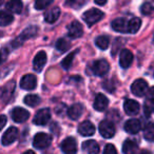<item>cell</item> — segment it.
Here are the masks:
<instances>
[{"instance_id":"1","label":"cell","mask_w":154,"mask_h":154,"mask_svg":"<svg viewBox=\"0 0 154 154\" xmlns=\"http://www.w3.org/2000/svg\"><path fill=\"white\" fill-rule=\"evenodd\" d=\"M52 143V136L47 133H37L33 139V146L36 149H47Z\"/></svg>"},{"instance_id":"2","label":"cell","mask_w":154,"mask_h":154,"mask_svg":"<svg viewBox=\"0 0 154 154\" xmlns=\"http://www.w3.org/2000/svg\"><path fill=\"white\" fill-rule=\"evenodd\" d=\"M103 17V13L98 9L89 10L86 13H84V16H82L84 20L86 21V23L88 24L89 26H92L93 24L98 22Z\"/></svg>"},{"instance_id":"3","label":"cell","mask_w":154,"mask_h":154,"mask_svg":"<svg viewBox=\"0 0 154 154\" xmlns=\"http://www.w3.org/2000/svg\"><path fill=\"white\" fill-rule=\"evenodd\" d=\"M98 130L103 138H112L115 135V126L110 120H103L99 124Z\"/></svg>"},{"instance_id":"4","label":"cell","mask_w":154,"mask_h":154,"mask_svg":"<svg viewBox=\"0 0 154 154\" xmlns=\"http://www.w3.org/2000/svg\"><path fill=\"white\" fill-rule=\"evenodd\" d=\"M50 119H51V111L48 108H45V109L39 110L35 114L33 122L35 125H37V126H45V125H47L50 122Z\"/></svg>"},{"instance_id":"5","label":"cell","mask_w":154,"mask_h":154,"mask_svg":"<svg viewBox=\"0 0 154 154\" xmlns=\"http://www.w3.org/2000/svg\"><path fill=\"white\" fill-rule=\"evenodd\" d=\"M110 66L105 59H100L95 61L94 63L92 64V72L94 75L96 76H105L108 72H109Z\"/></svg>"},{"instance_id":"6","label":"cell","mask_w":154,"mask_h":154,"mask_svg":"<svg viewBox=\"0 0 154 154\" xmlns=\"http://www.w3.org/2000/svg\"><path fill=\"white\" fill-rule=\"evenodd\" d=\"M36 34H37V28H36V26H29V28H26V30H24L23 32L19 35V37H18V38L14 41L13 47L14 48L19 47V45H21L23 41L32 38V37H34Z\"/></svg>"},{"instance_id":"7","label":"cell","mask_w":154,"mask_h":154,"mask_svg":"<svg viewBox=\"0 0 154 154\" xmlns=\"http://www.w3.org/2000/svg\"><path fill=\"white\" fill-rule=\"evenodd\" d=\"M131 91L135 96L141 97L147 93L148 91V84L143 79H137L131 86Z\"/></svg>"},{"instance_id":"8","label":"cell","mask_w":154,"mask_h":154,"mask_svg":"<svg viewBox=\"0 0 154 154\" xmlns=\"http://www.w3.org/2000/svg\"><path fill=\"white\" fill-rule=\"evenodd\" d=\"M37 86V78L35 75L33 74H26L20 80V87H21L23 90L31 91L34 90Z\"/></svg>"},{"instance_id":"9","label":"cell","mask_w":154,"mask_h":154,"mask_svg":"<svg viewBox=\"0 0 154 154\" xmlns=\"http://www.w3.org/2000/svg\"><path fill=\"white\" fill-rule=\"evenodd\" d=\"M11 116H12V119H13L14 122H19L20 124V122H24L26 120L29 119L30 113H29L26 109H23V108L17 107V108H14V109L12 110Z\"/></svg>"},{"instance_id":"10","label":"cell","mask_w":154,"mask_h":154,"mask_svg":"<svg viewBox=\"0 0 154 154\" xmlns=\"http://www.w3.org/2000/svg\"><path fill=\"white\" fill-rule=\"evenodd\" d=\"M18 137V129L15 127H10L1 138V143L3 146H9L13 143Z\"/></svg>"},{"instance_id":"11","label":"cell","mask_w":154,"mask_h":154,"mask_svg":"<svg viewBox=\"0 0 154 154\" xmlns=\"http://www.w3.org/2000/svg\"><path fill=\"white\" fill-rule=\"evenodd\" d=\"M61 150L63 153L73 154L77 152V141L73 137H68L61 143Z\"/></svg>"},{"instance_id":"12","label":"cell","mask_w":154,"mask_h":154,"mask_svg":"<svg viewBox=\"0 0 154 154\" xmlns=\"http://www.w3.org/2000/svg\"><path fill=\"white\" fill-rule=\"evenodd\" d=\"M82 34H84V29H82V26L79 21L75 20L69 26L68 35L71 38H79L82 36Z\"/></svg>"},{"instance_id":"13","label":"cell","mask_w":154,"mask_h":154,"mask_svg":"<svg viewBox=\"0 0 154 154\" xmlns=\"http://www.w3.org/2000/svg\"><path fill=\"white\" fill-rule=\"evenodd\" d=\"M78 133L82 136H92L95 133V126L89 120H85L78 126Z\"/></svg>"},{"instance_id":"14","label":"cell","mask_w":154,"mask_h":154,"mask_svg":"<svg viewBox=\"0 0 154 154\" xmlns=\"http://www.w3.org/2000/svg\"><path fill=\"white\" fill-rule=\"evenodd\" d=\"M47 63V54L45 52L41 51L38 52L36 54L34 58V61H33V68L36 72H41V70L43 69V66Z\"/></svg>"},{"instance_id":"15","label":"cell","mask_w":154,"mask_h":154,"mask_svg":"<svg viewBox=\"0 0 154 154\" xmlns=\"http://www.w3.org/2000/svg\"><path fill=\"white\" fill-rule=\"evenodd\" d=\"M133 61V54L131 53V51L127 49H124L120 52L119 55V64L122 69H128L129 66L132 64Z\"/></svg>"},{"instance_id":"16","label":"cell","mask_w":154,"mask_h":154,"mask_svg":"<svg viewBox=\"0 0 154 154\" xmlns=\"http://www.w3.org/2000/svg\"><path fill=\"white\" fill-rule=\"evenodd\" d=\"M124 110L128 115H136L139 112V103L134 99H126L124 103Z\"/></svg>"},{"instance_id":"17","label":"cell","mask_w":154,"mask_h":154,"mask_svg":"<svg viewBox=\"0 0 154 154\" xmlns=\"http://www.w3.org/2000/svg\"><path fill=\"white\" fill-rule=\"evenodd\" d=\"M140 122L138 119H135V118L127 120L126 124H125V130H126V132L130 133V134H136V133H138L140 131Z\"/></svg>"},{"instance_id":"18","label":"cell","mask_w":154,"mask_h":154,"mask_svg":"<svg viewBox=\"0 0 154 154\" xmlns=\"http://www.w3.org/2000/svg\"><path fill=\"white\" fill-rule=\"evenodd\" d=\"M84 106L82 103H74L73 106H71L68 110V116L71 119H78L82 116V112H84Z\"/></svg>"},{"instance_id":"19","label":"cell","mask_w":154,"mask_h":154,"mask_svg":"<svg viewBox=\"0 0 154 154\" xmlns=\"http://www.w3.org/2000/svg\"><path fill=\"white\" fill-rule=\"evenodd\" d=\"M82 151L89 154H95L99 152L98 143L95 140H93V139H89V140L84 141L82 145Z\"/></svg>"},{"instance_id":"20","label":"cell","mask_w":154,"mask_h":154,"mask_svg":"<svg viewBox=\"0 0 154 154\" xmlns=\"http://www.w3.org/2000/svg\"><path fill=\"white\" fill-rule=\"evenodd\" d=\"M109 100L108 98L103 94H97L94 99V109L97 111H105L108 108Z\"/></svg>"},{"instance_id":"21","label":"cell","mask_w":154,"mask_h":154,"mask_svg":"<svg viewBox=\"0 0 154 154\" xmlns=\"http://www.w3.org/2000/svg\"><path fill=\"white\" fill-rule=\"evenodd\" d=\"M112 28L118 33H128V21L124 18H117L112 22Z\"/></svg>"},{"instance_id":"22","label":"cell","mask_w":154,"mask_h":154,"mask_svg":"<svg viewBox=\"0 0 154 154\" xmlns=\"http://www.w3.org/2000/svg\"><path fill=\"white\" fill-rule=\"evenodd\" d=\"M5 8H7L8 11L12 12V13L20 14L22 11V5L21 0H9L7 3H5Z\"/></svg>"},{"instance_id":"23","label":"cell","mask_w":154,"mask_h":154,"mask_svg":"<svg viewBox=\"0 0 154 154\" xmlns=\"http://www.w3.org/2000/svg\"><path fill=\"white\" fill-rule=\"evenodd\" d=\"M60 16V9L59 8H53L50 11L45 13V20L48 23H54L57 21Z\"/></svg>"},{"instance_id":"24","label":"cell","mask_w":154,"mask_h":154,"mask_svg":"<svg viewBox=\"0 0 154 154\" xmlns=\"http://www.w3.org/2000/svg\"><path fill=\"white\" fill-rule=\"evenodd\" d=\"M14 21V16L8 11H0V26H5Z\"/></svg>"},{"instance_id":"25","label":"cell","mask_w":154,"mask_h":154,"mask_svg":"<svg viewBox=\"0 0 154 154\" xmlns=\"http://www.w3.org/2000/svg\"><path fill=\"white\" fill-rule=\"evenodd\" d=\"M137 151V143L133 140H126L122 146V152L126 154H130V153H135Z\"/></svg>"},{"instance_id":"26","label":"cell","mask_w":154,"mask_h":154,"mask_svg":"<svg viewBox=\"0 0 154 154\" xmlns=\"http://www.w3.org/2000/svg\"><path fill=\"white\" fill-rule=\"evenodd\" d=\"M141 26V20L139 18H133L130 21H128V33L134 34L139 30Z\"/></svg>"},{"instance_id":"27","label":"cell","mask_w":154,"mask_h":154,"mask_svg":"<svg viewBox=\"0 0 154 154\" xmlns=\"http://www.w3.org/2000/svg\"><path fill=\"white\" fill-rule=\"evenodd\" d=\"M41 99L38 95H34V94H29L24 97V103L29 106V107H36L40 103Z\"/></svg>"},{"instance_id":"28","label":"cell","mask_w":154,"mask_h":154,"mask_svg":"<svg viewBox=\"0 0 154 154\" xmlns=\"http://www.w3.org/2000/svg\"><path fill=\"white\" fill-rule=\"evenodd\" d=\"M14 89H15V82H10L9 84L7 85V86L5 87V89H3V100L5 101H9L10 98H11V96L13 95L14 93Z\"/></svg>"},{"instance_id":"29","label":"cell","mask_w":154,"mask_h":154,"mask_svg":"<svg viewBox=\"0 0 154 154\" xmlns=\"http://www.w3.org/2000/svg\"><path fill=\"white\" fill-rule=\"evenodd\" d=\"M95 43L100 50H107L110 45V39L108 36H98L95 40Z\"/></svg>"},{"instance_id":"30","label":"cell","mask_w":154,"mask_h":154,"mask_svg":"<svg viewBox=\"0 0 154 154\" xmlns=\"http://www.w3.org/2000/svg\"><path fill=\"white\" fill-rule=\"evenodd\" d=\"M143 135L145 138L149 141H154V124L153 122H149L146 126L145 131H143Z\"/></svg>"},{"instance_id":"31","label":"cell","mask_w":154,"mask_h":154,"mask_svg":"<svg viewBox=\"0 0 154 154\" xmlns=\"http://www.w3.org/2000/svg\"><path fill=\"white\" fill-rule=\"evenodd\" d=\"M78 52V50L75 52H72V53H70L69 55H66V57L64 58L63 60H62L61 62V66L63 69H66V70H69V69L71 68V66H72V62H73V59H74L75 55H76V53Z\"/></svg>"},{"instance_id":"32","label":"cell","mask_w":154,"mask_h":154,"mask_svg":"<svg viewBox=\"0 0 154 154\" xmlns=\"http://www.w3.org/2000/svg\"><path fill=\"white\" fill-rule=\"evenodd\" d=\"M88 0H66V5L72 9H80L87 3Z\"/></svg>"},{"instance_id":"33","label":"cell","mask_w":154,"mask_h":154,"mask_svg":"<svg viewBox=\"0 0 154 154\" xmlns=\"http://www.w3.org/2000/svg\"><path fill=\"white\" fill-rule=\"evenodd\" d=\"M56 49L59 52H66L70 49V43L64 38H60V39H58L57 42H56Z\"/></svg>"},{"instance_id":"34","label":"cell","mask_w":154,"mask_h":154,"mask_svg":"<svg viewBox=\"0 0 154 154\" xmlns=\"http://www.w3.org/2000/svg\"><path fill=\"white\" fill-rule=\"evenodd\" d=\"M54 0H36L35 1V9L36 10H45L52 5Z\"/></svg>"},{"instance_id":"35","label":"cell","mask_w":154,"mask_h":154,"mask_svg":"<svg viewBox=\"0 0 154 154\" xmlns=\"http://www.w3.org/2000/svg\"><path fill=\"white\" fill-rule=\"evenodd\" d=\"M140 10H141V13H143V15H149V14H151L152 12L154 11V8L150 2H145L143 5H141Z\"/></svg>"},{"instance_id":"36","label":"cell","mask_w":154,"mask_h":154,"mask_svg":"<svg viewBox=\"0 0 154 154\" xmlns=\"http://www.w3.org/2000/svg\"><path fill=\"white\" fill-rule=\"evenodd\" d=\"M116 152H117V150L115 149V147L112 143H108L105 147V149H103V153L105 154H115Z\"/></svg>"},{"instance_id":"37","label":"cell","mask_w":154,"mask_h":154,"mask_svg":"<svg viewBox=\"0 0 154 154\" xmlns=\"http://www.w3.org/2000/svg\"><path fill=\"white\" fill-rule=\"evenodd\" d=\"M147 99H148V101L154 103V87L148 89V91H147Z\"/></svg>"},{"instance_id":"38","label":"cell","mask_w":154,"mask_h":154,"mask_svg":"<svg viewBox=\"0 0 154 154\" xmlns=\"http://www.w3.org/2000/svg\"><path fill=\"white\" fill-rule=\"evenodd\" d=\"M5 125H7V116L0 115V131L5 128Z\"/></svg>"},{"instance_id":"39","label":"cell","mask_w":154,"mask_h":154,"mask_svg":"<svg viewBox=\"0 0 154 154\" xmlns=\"http://www.w3.org/2000/svg\"><path fill=\"white\" fill-rule=\"evenodd\" d=\"M151 108L149 107V103H147V105L145 106V112H146V115L147 116H149L150 114H151Z\"/></svg>"},{"instance_id":"40","label":"cell","mask_w":154,"mask_h":154,"mask_svg":"<svg viewBox=\"0 0 154 154\" xmlns=\"http://www.w3.org/2000/svg\"><path fill=\"white\" fill-rule=\"evenodd\" d=\"M5 57H7V53H5L3 51L0 52V63L5 59Z\"/></svg>"},{"instance_id":"41","label":"cell","mask_w":154,"mask_h":154,"mask_svg":"<svg viewBox=\"0 0 154 154\" xmlns=\"http://www.w3.org/2000/svg\"><path fill=\"white\" fill-rule=\"evenodd\" d=\"M95 3L98 5H105L107 3V0H94Z\"/></svg>"},{"instance_id":"42","label":"cell","mask_w":154,"mask_h":154,"mask_svg":"<svg viewBox=\"0 0 154 154\" xmlns=\"http://www.w3.org/2000/svg\"><path fill=\"white\" fill-rule=\"evenodd\" d=\"M3 2H5V0H0V7L3 5Z\"/></svg>"}]
</instances>
